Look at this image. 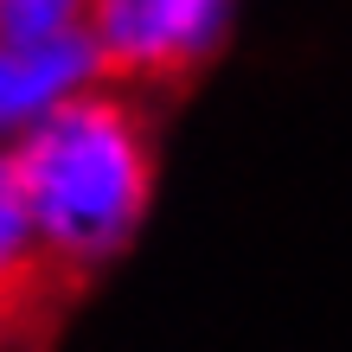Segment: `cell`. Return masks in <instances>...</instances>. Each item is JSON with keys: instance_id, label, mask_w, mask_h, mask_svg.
I'll return each mask as SVG.
<instances>
[{"instance_id": "obj_5", "label": "cell", "mask_w": 352, "mask_h": 352, "mask_svg": "<svg viewBox=\"0 0 352 352\" xmlns=\"http://www.w3.org/2000/svg\"><path fill=\"white\" fill-rule=\"evenodd\" d=\"M96 0H0V38H65L90 32Z\"/></svg>"}, {"instance_id": "obj_3", "label": "cell", "mask_w": 352, "mask_h": 352, "mask_svg": "<svg viewBox=\"0 0 352 352\" xmlns=\"http://www.w3.org/2000/svg\"><path fill=\"white\" fill-rule=\"evenodd\" d=\"M109 84L90 32L65 38H0V154L32 141L52 116Z\"/></svg>"}, {"instance_id": "obj_4", "label": "cell", "mask_w": 352, "mask_h": 352, "mask_svg": "<svg viewBox=\"0 0 352 352\" xmlns=\"http://www.w3.org/2000/svg\"><path fill=\"white\" fill-rule=\"evenodd\" d=\"M45 237H38V218H32V205L26 192H19V173H13V160L0 154V307L19 301L26 288L45 276Z\"/></svg>"}, {"instance_id": "obj_2", "label": "cell", "mask_w": 352, "mask_h": 352, "mask_svg": "<svg viewBox=\"0 0 352 352\" xmlns=\"http://www.w3.org/2000/svg\"><path fill=\"white\" fill-rule=\"evenodd\" d=\"M237 0H96L90 38L102 52V71L129 84H167L199 71L224 45Z\"/></svg>"}, {"instance_id": "obj_1", "label": "cell", "mask_w": 352, "mask_h": 352, "mask_svg": "<svg viewBox=\"0 0 352 352\" xmlns=\"http://www.w3.org/2000/svg\"><path fill=\"white\" fill-rule=\"evenodd\" d=\"M7 160L38 218L45 263L65 269V276L109 263L135 237V224L148 218L154 135L141 122V109L129 96H116L109 84L84 102H71L65 116H52Z\"/></svg>"}]
</instances>
